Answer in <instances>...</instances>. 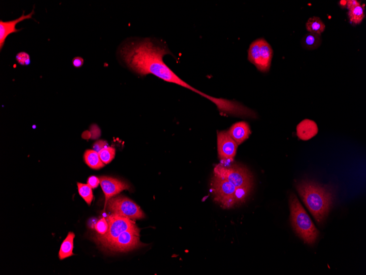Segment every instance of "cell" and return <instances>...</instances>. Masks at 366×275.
Masks as SVG:
<instances>
[{
    "label": "cell",
    "instance_id": "6da1fadb",
    "mask_svg": "<svg viewBox=\"0 0 366 275\" xmlns=\"http://www.w3.org/2000/svg\"><path fill=\"white\" fill-rule=\"evenodd\" d=\"M169 54L172 53L166 45L150 39L127 41L119 49L122 61L136 74H152L165 82L192 90V86L179 77L164 62V56Z\"/></svg>",
    "mask_w": 366,
    "mask_h": 275
},
{
    "label": "cell",
    "instance_id": "7a4b0ae2",
    "mask_svg": "<svg viewBox=\"0 0 366 275\" xmlns=\"http://www.w3.org/2000/svg\"><path fill=\"white\" fill-rule=\"evenodd\" d=\"M296 188L304 204L316 218L322 223L329 214L334 200L333 188L311 180H303Z\"/></svg>",
    "mask_w": 366,
    "mask_h": 275
},
{
    "label": "cell",
    "instance_id": "3957f363",
    "mask_svg": "<svg viewBox=\"0 0 366 275\" xmlns=\"http://www.w3.org/2000/svg\"><path fill=\"white\" fill-rule=\"evenodd\" d=\"M292 225L296 233L304 242L313 244L319 235V232L306 212L294 193L289 198Z\"/></svg>",
    "mask_w": 366,
    "mask_h": 275
},
{
    "label": "cell",
    "instance_id": "277c9868",
    "mask_svg": "<svg viewBox=\"0 0 366 275\" xmlns=\"http://www.w3.org/2000/svg\"><path fill=\"white\" fill-rule=\"evenodd\" d=\"M273 50L264 38H259L250 44L248 50V60L262 73H267L270 69Z\"/></svg>",
    "mask_w": 366,
    "mask_h": 275
},
{
    "label": "cell",
    "instance_id": "5b68a950",
    "mask_svg": "<svg viewBox=\"0 0 366 275\" xmlns=\"http://www.w3.org/2000/svg\"><path fill=\"white\" fill-rule=\"evenodd\" d=\"M214 175L227 180L236 188L253 184V176L248 168L240 165L234 164L231 167L223 164L216 165Z\"/></svg>",
    "mask_w": 366,
    "mask_h": 275
},
{
    "label": "cell",
    "instance_id": "8992f818",
    "mask_svg": "<svg viewBox=\"0 0 366 275\" xmlns=\"http://www.w3.org/2000/svg\"><path fill=\"white\" fill-rule=\"evenodd\" d=\"M107 221L109 225L107 232L103 235H98L96 238L98 243L104 248L112 242L123 232L137 227L133 220L116 214L109 215Z\"/></svg>",
    "mask_w": 366,
    "mask_h": 275
},
{
    "label": "cell",
    "instance_id": "52a82bcc",
    "mask_svg": "<svg viewBox=\"0 0 366 275\" xmlns=\"http://www.w3.org/2000/svg\"><path fill=\"white\" fill-rule=\"evenodd\" d=\"M212 189L215 201L224 208H230L236 205L235 194L236 188L226 180L214 175L212 179Z\"/></svg>",
    "mask_w": 366,
    "mask_h": 275
},
{
    "label": "cell",
    "instance_id": "ba28073f",
    "mask_svg": "<svg viewBox=\"0 0 366 275\" xmlns=\"http://www.w3.org/2000/svg\"><path fill=\"white\" fill-rule=\"evenodd\" d=\"M108 209L113 214L132 220L144 218L145 215L140 207L129 198L125 196H114L108 202Z\"/></svg>",
    "mask_w": 366,
    "mask_h": 275
},
{
    "label": "cell",
    "instance_id": "9c48e42d",
    "mask_svg": "<svg viewBox=\"0 0 366 275\" xmlns=\"http://www.w3.org/2000/svg\"><path fill=\"white\" fill-rule=\"evenodd\" d=\"M143 245L140 242V230L138 227L123 232L105 247L112 252H125Z\"/></svg>",
    "mask_w": 366,
    "mask_h": 275
},
{
    "label": "cell",
    "instance_id": "30bf717a",
    "mask_svg": "<svg viewBox=\"0 0 366 275\" xmlns=\"http://www.w3.org/2000/svg\"><path fill=\"white\" fill-rule=\"evenodd\" d=\"M219 158L223 162H233L236 155L238 145L227 131L217 134Z\"/></svg>",
    "mask_w": 366,
    "mask_h": 275
},
{
    "label": "cell",
    "instance_id": "8fae6325",
    "mask_svg": "<svg viewBox=\"0 0 366 275\" xmlns=\"http://www.w3.org/2000/svg\"><path fill=\"white\" fill-rule=\"evenodd\" d=\"M100 184L104 193L105 201L104 209L110 198L116 196L124 190H129L130 186L127 183L117 179L108 176L100 177Z\"/></svg>",
    "mask_w": 366,
    "mask_h": 275
},
{
    "label": "cell",
    "instance_id": "7c38bea8",
    "mask_svg": "<svg viewBox=\"0 0 366 275\" xmlns=\"http://www.w3.org/2000/svg\"><path fill=\"white\" fill-rule=\"evenodd\" d=\"M34 8H35V7H33V9L31 14L27 15H25L24 11H23V15L18 18L7 21V22H3L2 20H0V51L1 52L4 45H5V41L8 36H9L11 34L18 33L22 30V29H16L17 24L24 20L33 19V16L35 14Z\"/></svg>",
    "mask_w": 366,
    "mask_h": 275
},
{
    "label": "cell",
    "instance_id": "4fadbf2b",
    "mask_svg": "<svg viewBox=\"0 0 366 275\" xmlns=\"http://www.w3.org/2000/svg\"><path fill=\"white\" fill-rule=\"evenodd\" d=\"M228 132L238 145L248 139L251 134L250 125L246 121L236 122L231 126Z\"/></svg>",
    "mask_w": 366,
    "mask_h": 275
},
{
    "label": "cell",
    "instance_id": "5bb4252c",
    "mask_svg": "<svg viewBox=\"0 0 366 275\" xmlns=\"http://www.w3.org/2000/svg\"><path fill=\"white\" fill-rule=\"evenodd\" d=\"M318 132L317 124L312 120H304L297 126V136L301 140H309L316 137Z\"/></svg>",
    "mask_w": 366,
    "mask_h": 275
},
{
    "label": "cell",
    "instance_id": "9a60e30c",
    "mask_svg": "<svg viewBox=\"0 0 366 275\" xmlns=\"http://www.w3.org/2000/svg\"><path fill=\"white\" fill-rule=\"evenodd\" d=\"M75 234L73 232H70L63 241L59 252V258L60 260H63L67 258L73 256L74 253L72 252L74 249V241L75 239Z\"/></svg>",
    "mask_w": 366,
    "mask_h": 275
},
{
    "label": "cell",
    "instance_id": "2e32d148",
    "mask_svg": "<svg viewBox=\"0 0 366 275\" xmlns=\"http://www.w3.org/2000/svg\"><path fill=\"white\" fill-rule=\"evenodd\" d=\"M321 44V35L309 32L304 35L301 41L302 47L309 50H316L320 47Z\"/></svg>",
    "mask_w": 366,
    "mask_h": 275
},
{
    "label": "cell",
    "instance_id": "e0dca14e",
    "mask_svg": "<svg viewBox=\"0 0 366 275\" xmlns=\"http://www.w3.org/2000/svg\"><path fill=\"white\" fill-rule=\"evenodd\" d=\"M84 160L88 166L96 170L101 169L105 166L100 158L99 154L94 150L86 151L84 155Z\"/></svg>",
    "mask_w": 366,
    "mask_h": 275
},
{
    "label": "cell",
    "instance_id": "ac0fdd59",
    "mask_svg": "<svg viewBox=\"0 0 366 275\" xmlns=\"http://www.w3.org/2000/svg\"><path fill=\"white\" fill-rule=\"evenodd\" d=\"M306 29L309 33L321 35V34L325 31L326 25L320 18L318 17H313L310 18L306 22Z\"/></svg>",
    "mask_w": 366,
    "mask_h": 275
},
{
    "label": "cell",
    "instance_id": "d6986e66",
    "mask_svg": "<svg viewBox=\"0 0 366 275\" xmlns=\"http://www.w3.org/2000/svg\"><path fill=\"white\" fill-rule=\"evenodd\" d=\"M348 16L352 25L360 24L365 18L364 7L360 5L352 8L348 11Z\"/></svg>",
    "mask_w": 366,
    "mask_h": 275
},
{
    "label": "cell",
    "instance_id": "ffe728a7",
    "mask_svg": "<svg viewBox=\"0 0 366 275\" xmlns=\"http://www.w3.org/2000/svg\"><path fill=\"white\" fill-rule=\"evenodd\" d=\"M77 185L80 196L88 205H91L93 199L92 188L88 184L78 183Z\"/></svg>",
    "mask_w": 366,
    "mask_h": 275
},
{
    "label": "cell",
    "instance_id": "44dd1931",
    "mask_svg": "<svg viewBox=\"0 0 366 275\" xmlns=\"http://www.w3.org/2000/svg\"><path fill=\"white\" fill-rule=\"evenodd\" d=\"M253 184L244 186V187L237 188L235 194L236 205L243 204L252 191Z\"/></svg>",
    "mask_w": 366,
    "mask_h": 275
},
{
    "label": "cell",
    "instance_id": "7402d4cb",
    "mask_svg": "<svg viewBox=\"0 0 366 275\" xmlns=\"http://www.w3.org/2000/svg\"><path fill=\"white\" fill-rule=\"evenodd\" d=\"M116 149L112 147H106L99 152L100 158L104 164L111 162L116 156Z\"/></svg>",
    "mask_w": 366,
    "mask_h": 275
},
{
    "label": "cell",
    "instance_id": "603a6c76",
    "mask_svg": "<svg viewBox=\"0 0 366 275\" xmlns=\"http://www.w3.org/2000/svg\"><path fill=\"white\" fill-rule=\"evenodd\" d=\"M95 229L100 235H105L108 230L109 225L107 220L103 218L98 221L95 225Z\"/></svg>",
    "mask_w": 366,
    "mask_h": 275
},
{
    "label": "cell",
    "instance_id": "cb8c5ba5",
    "mask_svg": "<svg viewBox=\"0 0 366 275\" xmlns=\"http://www.w3.org/2000/svg\"><path fill=\"white\" fill-rule=\"evenodd\" d=\"M16 61L20 65L29 66L31 64V60L30 55L25 52H21L16 55Z\"/></svg>",
    "mask_w": 366,
    "mask_h": 275
},
{
    "label": "cell",
    "instance_id": "d4e9b609",
    "mask_svg": "<svg viewBox=\"0 0 366 275\" xmlns=\"http://www.w3.org/2000/svg\"><path fill=\"white\" fill-rule=\"evenodd\" d=\"M100 180L99 177L95 176H92L89 177L87 180V184L91 186L93 189H96L99 186Z\"/></svg>",
    "mask_w": 366,
    "mask_h": 275
},
{
    "label": "cell",
    "instance_id": "484cf974",
    "mask_svg": "<svg viewBox=\"0 0 366 275\" xmlns=\"http://www.w3.org/2000/svg\"><path fill=\"white\" fill-rule=\"evenodd\" d=\"M107 146V143L103 140H100L96 142L94 145H93V150L99 153V152L102 150L104 149L105 147Z\"/></svg>",
    "mask_w": 366,
    "mask_h": 275
},
{
    "label": "cell",
    "instance_id": "4316f807",
    "mask_svg": "<svg viewBox=\"0 0 366 275\" xmlns=\"http://www.w3.org/2000/svg\"><path fill=\"white\" fill-rule=\"evenodd\" d=\"M72 66H73L76 69H79L83 67L84 63L83 59L80 57H76L72 59Z\"/></svg>",
    "mask_w": 366,
    "mask_h": 275
},
{
    "label": "cell",
    "instance_id": "83f0119b",
    "mask_svg": "<svg viewBox=\"0 0 366 275\" xmlns=\"http://www.w3.org/2000/svg\"><path fill=\"white\" fill-rule=\"evenodd\" d=\"M360 5H361L360 3L357 0H348L347 1V8L349 11Z\"/></svg>",
    "mask_w": 366,
    "mask_h": 275
},
{
    "label": "cell",
    "instance_id": "f1b7e54d",
    "mask_svg": "<svg viewBox=\"0 0 366 275\" xmlns=\"http://www.w3.org/2000/svg\"><path fill=\"white\" fill-rule=\"evenodd\" d=\"M340 7H347V1H340L339 2Z\"/></svg>",
    "mask_w": 366,
    "mask_h": 275
}]
</instances>
